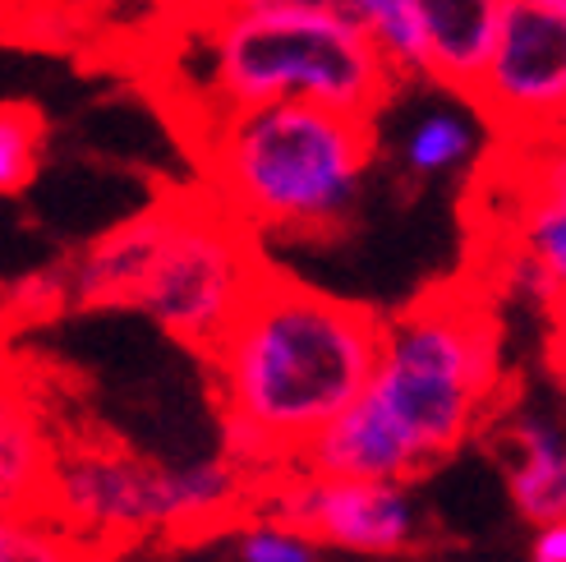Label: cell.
Returning a JSON list of instances; mask_svg holds the SVG:
<instances>
[{
	"label": "cell",
	"mask_w": 566,
	"mask_h": 562,
	"mask_svg": "<svg viewBox=\"0 0 566 562\" xmlns=\"http://www.w3.org/2000/svg\"><path fill=\"white\" fill-rule=\"evenodd\" d=\"M378 327L369 304L268 268L203 355L221 406V457L253 485L295 466L300 447L369 383Z\"/></svg>",
	"instance_id": "cell-1"
},
{
	"label": "cell",
	"mask_w": 566,
	"mask_h": 562,
	"mask_svg": "<svg viewBox=\"0 0 566 562\" xmlns=\"http://www.w3.org/2000/svg\"><path fill=\"white\" fill-rule=\"evenodd\" d=\"M378 121L318 102H263L193 125L208 194L253 236H332L359 208Z\"/></svg>",
	"instance_id": "cell-2"
},
{
	"label": "cell",
	"mask_w": 566,
	"mask_h": 562,
	"mask_svg": "<svg viewBox=\"0 0 566 562\" xmlns=\"http://www.w3.org/2000/svg\"><path fill=\"white\" fill-rule=\"evenodd\" d=\"M176 79L198 121L263 102H318L378 121L396 89L369 38L332 10H203V28L176 46Z\"/></svg>",
	"instance_id": "cell-3"
},
{
	"label": "cell",
	"mask_w": 566,
	"mask_h": 562,
	"mask_svg": "<svg viewBox=\"0 0 566 562\" xmlns=\"http://www.w3.org/2000/svg\"><path fill=\"white\" fill-rule=\"evenodd\" d=\"M502 392V327L461 291H429L378 327L374 374L359 402L423 475L474 438Z\"/></svg>",
	"instance_id": "cell-4"
},
{
	"label": "cell",
	"mask_w": 566,
	"mask_h": 562,
	"mask_svg": "<svg viewBox=\"0 0 566 562\" xmlns=\"http://www.w3.org/2000/svg\"><path fill=\"white\" fill-rule=\"evenodd\" d=\"M249 502L253 480L226 457L161 466L116 443H55L42 517L78 549L125 553L157 535H221Z\"/></svg>",
	"instance_id": "cell-5"
},
{
	"label": "cell",
	"mask_w": 566,
	"mask_h": 562,
	"mask_svg": "<svg viewBox=\"0 0 566 562\" xmlns=\"http://www.w3.org/2000/svg\"><path fill=\"white\" fill-rule=\"evenodd\" d=\"M268 272L259 236L244 231L212 194H171V221L134 309L171 342L208 355Z\"/></svg>",
	"instance_id": "cell-6"
},
{
	"label": "cell",
	"mask_w": 566,
	"mask_h": 562,
	"mask_svg": "<svg viewBox=\"0 0 566 562\" xmlns=\"http://www.w3.org/2000/svg\"><path fill=\"white\" fill-rule=\"evenodd\" d=\"M249 512H268L304 530L318 549H342L359 558H396L423 544V521L410 485L401 480H350L286 466L253 485Z\"/></svg>",
	"instance_id": "cell-7"
},
{
	"label": "cell",
	"mask_w": 566,
	"mask_h": 562,
	"mask_svg": "<svg viewBox=\"0 0 566 562\" xmlns=\"http://www.w3.org/2000/svg\"><path fill=\"white\" fill-rule=\"evenodd\" d=\"M470 97L502 134L548 144L566 116V14L530 0H506L493 51Z\"/></svg>",
	"instance_id": "cell-8"
},
{
	"label": "cell",
	"mask_w": 566,
	"mask_h": 562,
	"mask_svg": "<svg viewBox=\"0 0 566 562\" xmlns=\"http://www.w3.org/2000/svg\"><path fill=\"white\" fill-rule=\"evenodd\" d=\"M166 221H171V194L116 221L93 244H83L74 259H65L70 309H134L166 236Z\"/></svg>",
	"instance_id": "cell-9"
},
{
	"label": "cell",
	"mask_w": 566,
	"mask_h": 562,
	"mask_svg": "<svg viewBox=\"0 0 566 562\" xmlns=\"http://www.w3.org/2000/svg\"><path fill=\"white\" fill-rule=\"evenodd\" d=\"M55 443L33 383L0 370V512L42 517Z\"/></svg>",
	"instance_id": "cell-10"
},
{
	"label": "cell",
	"mask_w": 566,
	"mask_h": 562,
	"mask_svg": "<svg viewBox=\"0 0 566 562\" xmlns=\"http://www.w3.org/2000/svg\"><path fill=\"white\" fill-rule=\"evenodd\" d=\"M423 33V79L470 93L484 70L506 0H415Z\"/></svg>",
	"instance_id": "cell-11"
},
{
	"label": "cell",
	"mask_w": 566,
	"mask_h": 562,
	"mask_svg": "<svg viewBox=\"0 0 566 562\" xmlns=\"http://www.w3.org/2000/svg\"><path fill=\"white\" fill-rule=\"evenodd\" d=\"M438 97L423 102L410 125L396 138V162L401 171L415 176V180H442V176H457L465 166L484 153V111L474 106L470 93H457V89H442L433 83Z\"/></svg>",
	"instance_id": "cell-12"
},
{
	"label": "cell",
	"mask_w": 566,
	"mask_h": 562,
	"mask_svg": "<svg viewBox=\"0 0 566 562\" xmlns=\"http://www.w3.org/2000/svg\"><path fill=\"white\" fill-rule=\"evenodd\" d=\"M506 489H512L516 512L530 525L566 517V434L562 419L548 410H521L506 425Z\"/></svg>",
	"instance_id": "cell-13"
},
{
	"label": "cell",
	"mask_w": 566,
	"mask_h": 562,
	"mask_svg": "<svg viewBox=\"0 0 566 562\" xmlns=\"http://www.w3.org/2000/svg\"><path fill=\"white\" fill-rule=\"evenodd\" d=\"M336 14L369 38L396 83L423 79V33L415 0H336Z\"/></svg>",
	"instance_id": "cell-14"
},
{
	"label": "cell",
	"mask_w": 566,
	"mask_h": 562,
	"mask_svg": "<svg viewBox=\"0 0 566 562\" xmlns=\"http://www.w3.org/2000/svg\"><path fill=\"white\" fill-rule=\"evenodd\" d=\"M516 254L539 263L553 281H566V189H562V166L539 180V189L525 199L516 221Z\"/></svg>",
	"instance_id": "cell-15"
},
{
	"label": "cell",
	"mask_w": 566,
	"mask_h": 562,
	"mask_svg": "<svg viewBox=\"0 0 566 562\" xmlns=\"http://www.w3.org/2000/svg\"><path fill=\"white\" fill-rule=\"evenodd\" d=\"M46 153V121L33 102H6L0 106V199L23 194L42 171Z\"/></svg>",
	"instance_id": "cell-16"
},
{
	"label": "cell",
	"mask_w": 566,
	"mask_h": 562,
	"mask_svg": "<svg viewBox=\"0 0 566 562\" xmlns=\"http://www.w3.org/2000/svg\"><path fill=\"white\" fill-rule=\"evenodd\" d=\"M226 530H231L226 562H323V549L304 530L276 521L268 512H244Z\"/></svg>",
	"instance_id": "cell-17"
},
{
	"label": "cell",
	"mask_w": 566,
	"mask_h": 562,
	"mask_svg": "<svg viewBox=\"0 0 566 562\" xmlns=\"http://www.w3.org/2000/svg\"><path fill=\"white\" fill-rule=\"evenodd\" d=\"M65 309H70V277H65V263H55V268L19 277L6 291L0 319L6 323H46L55 314H65Z\"/></svg>",
	"instance_id": "cell-18"
},
{
	"label": "cell",
	"mask_w": 566,
	"mask_h": 562,
	"mask_svg": "<svg viewBox=\"0 0 566 562\" xmlns=\"http://www.w3.org/2000/svg\"><path fill=\"white\" fill-rule=\"evenodd\" d=\"M74 558L78 544L46 517H19L10 544L0 549V562H74Z\"/></svg>",
	"instance_id": "cell-19"
},
{
	"label": "cell",
	"mask_w": 566,
	"mask_h": 562,
	"mask_svg": "<svg viewBox=\"0 0 566 562\" xmlns=\"http://www.w3.org/2000/svg\"><path fill=\"white\" fill-rule=\"evenodd\" d=\"M88 0H0V33H51V28H74L78 10Z\"/></svg>",
	"instance_id": "cell-20"
},
{
	"label": "cell",
	"mask_w": 566,
	"mask_h": 562,
	"mask_svg": "<svg viewBox=\"0 0 566 562\" xmlns=\"http://www.w3.org/2000/svg\"><path fill=\"white\" fill-rule=\"evenodd\" d=\"M530 562H566V517L534 525L530 540Z\"/></svg>",
	"instance_id": "cell-21"
},
{
	"label": "cell",
	"mask_w": 566,
	"mask_h": 562,
	"mask_svg": "<svg viewBox=\"0 0 566 562\" xmlns=\"http://www.w3.org/2000/svg\"><path fill=\"white\" fill-rule=\"evenodd\" d=\"M203 10H332L336 0H203Z\"/></svg>",
	"instance_id": "cell-22"
},
{
	"label": "cell",
	"mask_w": 566,
	"mask_h": 562,
	"mask_svg": "<svg viewBox=\"0 0 566 562\" xmlns=\"http://www.w3.org/2000/svg\"><path fill=\"white\" fill-rule=\"evenodd\" d=\"M74 562H120V553H97V549H78Z\"/></svg>",
	"instance_id": "cell-23"
},
{
	"label": "cell",
	"mask_w": 566,
	"mask_h": 562,
	"mask_svg": "<svg viewBox=\"0 0 566 562\" xmlns=\"http://www.w3.org/2000/svg\"><path fill=\"white\" fill-rule=\"evenodd\" d=\"M14 525H19V517H10V512H0V549L10 544V535H14Z\"/></svg>",
	"instance_id": "cell-24"
},
{
	"label": "cell",
	"mask_w": 566,
	"mask_h": 562,
	"mask_svg": "<svg viewBox=\"0 0 566 562\" xmlns=\"http://www.w3.org/2000/svg\"><path fill=\"white\" fill-rule=\"evenodd\" d=\"M530 6H544V10H562L566 14V0H530Z\"/></svg>",
	"instance_id": "cell-25"
},
{
	"label": "cell",
	"mask_w": 566,
	"mask_h": 562,
	"mask_svg": "<svg viewBox=\"0 0 566 562\" xmlns=\"http://www.w3.org/2000/svg\"><path fill=\"white\" fill-rule=\"evenodd\" d=\"M0 336H6V319H0Z\"/></svg>",
	"instance_id": "cell-26"
}]
</instances>
